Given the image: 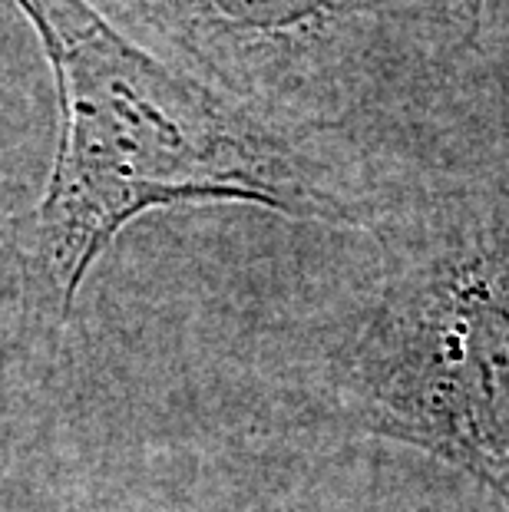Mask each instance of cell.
Segmentation results:
<instances>
[{
    "label": "cell",
    "mask_w": 509,
    "mask_h": 512,
    "mask_svg": "<svg viewBox=\"0 0 509 512\" xmlns=\"http://www.w3.org/2000/svg\"><path fill=\"white\" fill-rule=\"evenodd\" d=\"M457 215L394 281L361 344L374 423L460 463L509 503V228Z\"/></svg>",
    "instance_id": "7a4b0ae2"
},
{
    "label": "cell",
    "mask_w": 509,
    "mask_h": 512,
    "mask_svg": "<svg viewBox=\"0 0 509 512\" xmlns=\"http://www.w3.org/2000/svg\"><path fill=\"white\" fill-rule=\"evenodd\" d=\"M57 76L60 149L24 228L30 285L60 318L133 219L186 202L334 215L281 146L192 76L123 37L90 0H14Z\"/></svg>",
    "instance_id": "6da1fadb"
}]
</instances>
